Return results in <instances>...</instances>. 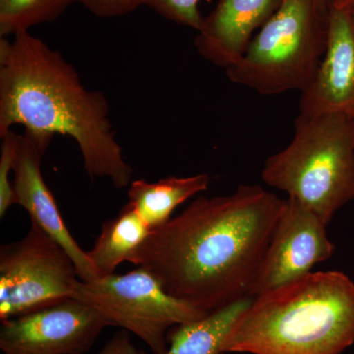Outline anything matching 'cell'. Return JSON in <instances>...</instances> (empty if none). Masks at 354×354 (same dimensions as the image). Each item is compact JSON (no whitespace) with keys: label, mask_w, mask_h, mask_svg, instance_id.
Listing matches in <instances>:
<instances>
[{"label":"cell","mask_w":354,"mask_h":354,"mask_svg":"<svg viewBox=\"0 0 354 354\" xmlns=\"http://www.w3.org/2000/svg\"><path fill=\"white\" fill-rule=\"evenodd\" d=\"M16 124L32 134L71 137L91 178L106 177L116 189L132 183L106 95L84 87L76 69L29 31L12 41L0 38V137Z\"/></svg>","instance_id":"2"},{"label":"cell","mask_w":354,"mask_h":354,"mask_svg":"<svg viewBox=\"0 0 354 354\" xmlns=\"http://www.w3.org/2000/svg\"><path fill=\"white\" fill-rule=\"evenodd\" d=\"M354 344V281L339 271L309 272L253 297L223 353L342 354Z\"/></svg>","instance_id":"3"},{"label":"cell","mask_w":354,"mask_h":354,"mask_svg":"<svg viewBox=\"0 0 354 354\" xmlns=\"http://www.w3.org/2000/svg\"><path fill=\"white\" fill-rule=\"evenodd\" d=\"M285 201L261 185L199 197L153 230L129 263L146 268L167 292L206 313L253 297Z\"/></svg>","instance_id":"1"},{"label":"cell","mask_w":354,"mask_h":354,"mask_svg":"<svg viewBox=\"0 0 354 354\" xmlns=\"http://www.w3.org/2000/svg\"><path fill=\"white\" fill-rule=\"evenodd\" d=\"M111 323L82 300L70 297L1 321L3 354H84Z\"/></svg>","instance_id":"8"},{"label":"cell","mask_w":354,"mask_h":354,"mask_svg":"<svg viewBox=\"0 0 354 354\" xmlns=\"http://www.w3.org/2000/svg\"><path fill=\"white\" fill-rule=\"evenodd\" d=\"M18 134L9 130L2 135L1 153H0V218H3L12 205L17 204L10 174L14 169L16 144Z\"/></svg>","instance_id":"17"},{"label":"cell","mask_w":354,"mask_h":354,"mask_svg":"<svg viewBox=\"0 0 354 354\" xmlns=\"http://www.w3.org/2000/svg\"><path fill=\"white\" fill-rule=\"evenodd\" d=\"M283 0H220L203 18L195 48L207 62L227 69L239 62L260 30Z\"/></svg>","instance_id":"12"},{"label":"cell","mask_w":354,"mask_h":354,"mask_svg":"<svg viewBox=\"0 0 354 354\" xmlns=\"http://www.w3.org/2000/svg\"><path fill=\"white\" fill-rule=\"evenodd\" d=\"M209 183L208 174L171 176L156 183L139 179L128 186L127 204L153 232L171 220V214L179 205L208 189Z\"/></svg>","instance_id":"13"},{"label":"cell","mask_w":354,"mask_h":354,"mask_svg":"<svg viewBox=\"0 0 354 354\" xmlns=\"http://www.w3.org/2000/svg\"><path fill=\"white\" fill-rule=\"evenodd\" d=\"M354 7V0H330L329 8L348 9L351 10Z\"/></svg>","instance_id":"21"},{"label":"cell","mask_w":354,"mask_h":354,"mask_svg":"<svg viewBox=\"0 0 354 354\" xmlns=\"http://www.w3.org/2000/svg\"><path fill=\"white\" fill-rule=\"evenodd\" d=\"M72 297L95 307L111 326L136 335L153 354L167 353L172 328L209 314L167 292L144 267L92 281L80 279Z\"/></svg>","instance_id":"6"},{"label":"cell","mask_w":354,"mask_h":354,"mask_svg":"<svg viewBox=\"0 0 354 354\" xmlns=\"http://www.w3.org/2000/svg\"><path fill=\"white\" fill-rule=\"evenodd\" d=\"M91 13L102 18L118 17L146 6L147 0H76Z\"/></svg>","instance_id":"19"},{"label":"cell","mask_w":354,"mask_h":354,"mask_svg":"<svg viewBox=\"0 0 354 354\" xmlns=\"http://www.w3.org/2000/svg\"><path fill=\"white\" fill-rule=\"evenodd\" d=\"M328 13L315 0H283L243 57L225 69L228 79L266 97L304 92L327 48Z\"/></svg>","instance_id":"5"},{"label":"cell","mask_w":354,"mask_h":354,"mask_svg":"<svg viewBox=\"0 0 354 354\" xmlns=\"http://www.w3.org/2000/svg\"><path fill=\"white\" fill-rule=\"evenodd\" d=\"M51 140L53 137L28 131L18 135L13 169V186L17 204L28 212L32 223L38 225L64 247L71 256L82 281H95L99 277L87 252L70 234L41 174V160Z\"/></svg>","instance_id":"10"},{"label":"cell","mask_w":354,"mask_h":354,"mask_svg":"<svg viewBox=\"0 0 354 354\" xmlns=\"http://www.w3.org/2000/svg\"><path fill=\"white\" fill-rule=\"evenodd\" d=\"M299 113L354 120V14L329 8L327 48L315 78L301 93Z\"/></svg>","instance_id":"11"},{"label":"cell","mask_w":354,"mask_h":354,"mask_svg":"<svg viewBox=\"0 0 354 354\" xmlns=\"http://www.w3.org/2000/svg\"><path fill=\"white\" fill-rule=\"evenodd\" d=\"M351 11H353V14H354V7L353 9H351Z\"/></svg>","instance_id":"23"},{"label":"cell","mask_w":354,"mask_h":354,"mask_svg":"<svg viewBox=\"0 0 354 354\" xmlns=\"http://www.w3.org/2000/svg\"><path fill=\"white\" fill-rule=\"evenodd\" d=\"M200 0H147L146 6L172 22L198 30L203 16L198 9Z\"/></svg>","instance_id":"18"},{"label":"cell","mask_w":354,"mask_h":354,"mask_svg":"<svg viewBox=\"0 0 354 354\" xmlns=\"http://www.w3.org/2000/svg\"><path fill=\"white\" fill-rule=\"evenodd\" d=\"M252 300L251 297L241 298L198 320L172 328L165 354H223L230 330Z\"/></svg>","instance_id":"15"},{"label":"cell","mask_w":354,"mask_h":354,"mask_svg":"<svg viewBox=\"0 0 354 354\" xmlns=\"http://www.w3.org/2000/svg\"><path fill=\"white\" fill-rule=\"evenodd\" d=\"M319 6L324 7V8L329 9L330 0H315Z\"/></svg>","instance_id":"22"},{"label":"cell","mask_w":354,"mask_h":354,"mask_svg":"<svg viewBox=\"0 0 354 354\" xmlns=\"http://www.w3.org/2000/svg\"><path fill=\"white\" fill-rule=\"evenodd\" d=\"M97 354H146L133 344L130 333L122 330L111 337Z\"/></svg>","instance_id":"20"},{"label":"cell","mask_w":354,"mask_h":354,"mask_svg":"<svg viewBox=\"0 0 354 354\" xmlns=\"http://www.w3.org/2000/svg\"><path fill=\"white\" fill-rule=\"evenodd\" d=\"M76 0H0V38L57 20Z\"/></svg>","instance_id":"16"},{"label":"cell","mask_w":354,"mask_h":354,"mask_svg":"<svg viewBox=\"0 0 354 354\" xmlns=\"http://www.w3.org/2000/svg\"><path fill=\"white\" fill-rule=\"evenodd\" d=\"M80 279L64 247L32 223L21 241L0 247V320L73 297Z\"/></svg>","instance_id":"7"},{"label":"cell","mask_w":354,"mask_h":354,"mask_svg":"<svg viewBox=\"0 0 354 354\" xmlns=\"http://www.w3.org/2000/svg\"><path fill=\"white\" fill-rule=\"evenodd\" d=\"M262 178L329 225L354 200V120L298 114L290 143L267 158Z\"/></svg>","instance_id":"4"},{"label":"cell","mask_w":354,"mask_h":354,"mask_svg":"<svg viewBox=\"0 0 354 354\" xmlns=\"http://www.w3.org/2000/svg\"><path fill=\"white\" fill-rule=\"evenodd\" d=\"M327 223L315 212L288 197L272 232L252 297L278 288L311 272L330 259L335 246L327 234Z\"/></svg>","instance_id":"9"},{"label":"cell","mask_w":354,"mask_h":354,"mask_svg":"<svg viewBox=\"0 0 354 354\" xmlns=\"http://www.w3.org/2000/svg\"><path fill=\"white\" fill-rule=\"evenodd\" d=\"M152 230L127 204L118 216L104 221L95 245L87 255L99 278L114 274L123 262H130Z\"/></svg>","instance_id":"14"}]
</instances>
